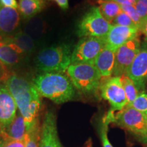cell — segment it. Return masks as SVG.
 <instances>
[{
	"label": "cell",
	"mask_w": 147,
	"mask_h": 147,
	"mask_svg": "<svg viewBox=\"0 0 147 147\" xmlns=\"http://www.w3.org/2000/svg\"><path fill=\"white\" fill-rule=\"evenodd\" d=\"M5 83L29 129L39 119L38 115L42 106L40 94L33 82L16 74L11 75Z\"/></svg>",
	"instance_id": "cell-1"
},
{
	"label": "cell",
	"mask_w": 147,
	"mask_h": 147,
	"mask_svg": "<svg viewBox=\"0 0 147 147\" xmlns=\"http://www.w3.org/2000/svg\"><path fill=\"white\" fill-rule=\"evenodd\" d=\"M33 84L40 96L56 104L70 101L75 95V87L72 82L63 73H42L35 77Z\"/></svg>",
	"instance_id": "cell-2"
},
{
	"label": "cell",
	"mask_w": 147,
	"mask_h": 147,
	"mask_svg": "<svg viewBox=\"0 0 147 147\" xmlns=\"http://www.w3.org/2000/svg\"><path fill=\"white\" fill-rule=\"evenodd\" d=\"M72 51L65 43L45 48L36 56L37 68L43 73H64L71 63Z\"/></svg>",
	"instance_id": "cell-3"
},
{
	"label": "cell",
	"mask_w": 147,
	"mask_h": 147,
	"mask_svg": "<svg viewBox=\"0 0 147 147\" xmlns=\"http://www.w3.org/2000/svg\"><path fill=\"white\" fill-rule=\"evenodd\" d=\"M104 118L109 123H115L136 136L142 142L147 140V116L131 106L116 113L109 112Z\"/></svg>",
	"instance_id": "cell-4"
},
{
	"label": "cell",
	"mask_w": 147,
	"mask_h": 147,
	"mask_svg": "<svg viewBox=\"0 0 147 147\" xmlns=\"http://www.w3.org/2000/svg\"><path fill=\"white\" fill-rule=\"evenodd\" d=\"M74 87L84 94H92L99 89L101 76L92 64H71L66 70Z\"/></svg>",
	"instance_id": "cell-5"
},
{
	"label": "cell",
	"mask_w": 147,
	"mask_h": 147,
	"mask_svg": "<svg viewBox=\"0 0 147 147\" xmlns=\"http://www.w3.org/2000/svg\"><path fill=\"white\" fill-rule=\"evenodd\" d=\"M111 27V23L106 21L101 14L99 7L93 6L84 14L78 23L77 34L80 38H105Z\"/></svg>",
	"instance_id": "cell-6"
},
{
	"label": "cell",
	"mask_w": 147,
	"mask_h": 147,
	"mask_svg": "<svg viewBox=\"0 0 147 147\" xmlns=\"http://www.w3.org/2000/svg\"><path fill=\"white\" fill-rule=\"evenodd\" d=\"M106 46L105 38L83 37L75 46L71 53V64H92Z\"/></svg>",
	"instance_id": "cell-7"
},
{
	"label": "cell",
	"mask_w": 147,
	"mask_h": 147,
	"mask_svg": "<svg viewBox=\"0 0 147 147\" xmlns=\"http://www.w3.org/2000/svg\"><path fill=\"white\" fill-rule=\"evenodd\" d=\"M99 89L101 97L109 102L111 113L120 111L127 106V100L120 76H112L102 81Z\"/></svg>",
	"instance_id": "cell-8"
},
{
	"label": "cell",
	"mask_w": 147,
	"mask_h": 147,
	"mask_svg": "<svg viewBox=\"0 0 147 147\" xmlns=\"http://www.w3.org/2000/svg\"><path fill=\"white\" fill-rule=\"evenodd\" d=\"M140 47L141 42L139 36H138L129 40L116 51L113 76H121L126 74Z\"/></svg>",
	"instance_id": "cell-9"
},
{
	"label": "cell",
	"mask_w": 147,
	"mask_h": 147,
	"mask_svg": "<svg viewBox=\"0 0 147 147\" xmlns=\"http://www.w3.org/2000/svg\"><path fill=\"white\" fill-rule=\"evenodd\" d=\"M18 112L14 97L5 82H0V129L4 138V131L15 118Z\"/></svg>",
	"instance_id": "cell-10"
},
{
	"label": "cell",
	"mask_w": 147,
	"mask_h": 147,
	"mask_svg": "<svg viewBox=\"0 0 147 147\" xmlns=\"http://www.w3.org/2000/svg\"><path fill=\"white\" fill-rule=\"evenodd\" d=\"M126 74L133 80L138 89H144L147 82V42L141 44V47Z\"/></svg>",
	"instance_id": "cell-11"
},
{
	"label": "cell",
	"mask_w": 147,
	"mask_h": 147,
	"mask_svg": "<svg viewBox=\"0 0 147 147\" xmlns=\"http://www.w3.org/2000/svg\"><path fill=\"white\" fill-rule=\"evenodd\" d=\"M39 147H62L58 136L56 117L47 111L41 125Z\"/></svg>",
	"instance_id": "cell-12"
},
{
	"label": "cell",
	"mask_w": 147,
	"mask_h": 147,
	"mask_svg": "<svg viewBox=\"0 0 147 147\" xmlns=\"http://www.w3.org/2000/svg\"><path fill=\"white\" fill-rule=\"evenodd\" d=\"M140 30L137 28L112 25L111 28L105 37L106 45L117 51L119 47L127 43L134 37L140 36Z\"/></svg>",
	"instance_id": "cell-13"
},
{
	"label": "cell",
	"mask_w": 147,
	"mask_h": 147,
	"mask_svg": "<svg viewBox=\"0 0 147 147\" xmlns=\"http://www.w3.org/2000/svg\"><path fill=\"white\" fill-rule=\"evenodd\" d=\"M19 12L0 3V36H10L19 26Z\"/></svg>",
	"instance_id": "cell-14"
},
{
	"label": "cell",
	"mask_w": 147,
	"mask_h": 147,
	"mask_svg": "<svg viewBox=\"0 0 147 147\" xmlns=\"http://www.w3.org/2000/svg\"><path fill=\"white\" fill-rule=\"evenodd\" d=\"M115 53L116 51H114L106 45L95 60L94 65L100 74L101 82L113 76Z\"/></svg>",
	"instance_id": "cell-15"
},
{
	"label": "cell",
	"mask_w": 147,
	"mask_h": 147,
	"mask_svg": "<svg viewBox=\"0 0 147 147\" xmlns=\"http://www.w3.org/2000/svg\"><path fill=\"white\" fill-rule=\"evenodd\" d=\"M28 128L25 119L18 110L15 118L4 131V140H23Z\"/></svg>",
	"instance_id": "cell-16"
},
{
	"label": "cell",
	"mask_w": 147,
	"mask_h": 147,
	"mask_svg": "<svg viewBox=\"0 0 147 147\" xmlns=\"http://www.w3.org/2000/svg\"><path fill=\"white\" fill-rule=\"evenodd\" d=\"M23 55L18 53L8 44L0 41V61L8 67H16L21 63L24 58Z\"/></svg>",
	"instance_id": "cell-17"
},
{
	"label": "cell",
	"mask_w": 147,
	"mask_h": 147,
	"mask_svg": "<svg viewBox=\"0 0 147 147\" xmlns=\"http://www.w3.org/2000/svg\"><path fill=\"white\" fill-rule=\"evenodd\" d=\"M4 40H8L18 46L25 56L32 55L36 49L34 40L24 32H19L8 36Z\"/></svg>",
	"instance_id": "cell-18"
},
{
	"label": "cell",
	"mask_w": 147,
	"mask_h": 147,
	"mask_svg": "<svg viewBox=\"0 0 147 147\" xmlns=\"http://www.w3.org/2000/svg\"><path fill=\"white\" fill-rule=\"evenodd\" d=\"M18 12L24 18H33L43 9V0H19Z\"/></svg>",
	"instance_id": "cell-19"
},
{
	"label": "cell",
	"mask_w": 147,
	"mask_h": 147,
	"mask_svg": "<svg viewBox=\"0 0 147 147\" xmlns=\"http://www.w3.org/2000/svg\"><path fill=\"white\" fill-rule=\"evenodd\" d=\"M98 3L100 5L99 8L101 14L110 23H111L112 21L118 16V14L122 12L121 5L114 1L98 0Z\"/></svg>",
	"instance_id": "cell-20"
},
{
	"label": "cell",
	"mask_w": 147,
	"mask_h": 147,
	"mask_svg": "<svg viewBox=\"0 0 147 147\" xmlns=\"http://www.w3.org/2000/svg\"><path fill=\"white\" fill-rule=\"evenodd\" d=\"M40 131L41 125L40 124L39 119H38L25 134L24 138L25 147H39Z\"/></svg>",
	"instance_id": "cell-21"
},
{
	"label": "cell",
	"mask_w": 147,
	"mask_h": 147,
	"mask_svg": "<svg viewBox=\"0 0 147 147\" xmlns=\"http://www.w3.org/2000/svg\"><path fill=\"white\" fill-rule=\"evenodd\" d=\"M123 87L125 93L127 100L128 105H130L134 100L136 98L138 95L139 89H138L133 80L127 74H123L120 76Z\"/></svg>",
	"instance_id": "cell-22"
},
{
	"label": "cell",
	"mask_w": 147,
	"mask_h": 147,
	"mask_svg": "<svg viewBox=\"0 0 147 147\" xmlns=\"http://www.w3.org/2000/svg\"><path fill=\"white\" fill-rule=\"evenodd\" d=\"M128 106H131L147 116V92L145 91L140 92L136 98Z\"/></svg>",
	"instance_id": "cell-23"
},
{
	"label": "cell",
	"mask_w": 147,
	"mask_h": 147,
	"mask_svg": "<svg viewBox=\"0 0 147 147\" xmlns=\"http://www.w3.org/2000/svg\"><path fill=\"white\" fill-rule=\"evenodd\" d=\"M31 38L34 39H38L43 34V25L40 21H32L29 24L26 31L25 32Z\"/></svg>",
	"instance_id": "cell-24"
},
{
	"label": "cell",
	"mask_w": 147,
	"mask_h": 147,
	"mask_svg": "<svg viewBox=\"0 0 147 147\" xmlns=\"http://www.w3.org/2000/svg\"><path fill=\"white\" fill-rule=\"evenodd\" d=\"M121 9H122L123 12L126 13L127 15L131 18L132 21L135 23L136 25L137 28L140 30L141 25L142 24V21L141 18L140 17L139 14H138L136 10L134 5H121Z\"/></svg>",
	"instance_id": "cell-25"
},
{
	"label": "cell",
	"mask_w": 147,
	"mask_h": 147,
	"mask_svg": "<svg viewBox=\"0 0 147 147\" xmlns=\"http://www.w3.org/2000/svg\"><path fill=\"white\" fill-rule=\"evenodd\" d=\"M112 25H120V26L134 27V28H137L136 25L132 21L131 18L129 16L124 12H121L118 16L116 17L115 19L112 21ZM138 29V28H137Z\"/></svg>",
	"instance_id": "cell-26"
},
{
	"label": "cell",
	"mask_w": 147,
	"mask_h": 147,
	"mask_svg": "<svg viewBox=\"0 0 147 147\" xmlns=\"http://www.w3.org/2000/svg\"><path fill=\"white\" fill-rule=\"evenodd\" d=\"M108 125H109V123L104 118V120H102V122L101 123L100 127H99V135H100L103 147H113L108 138Z\"/></svg>",
	"instance_id": "cell-27"
},
{
	"label": "cell",
	"mask_w": 147,
	"mask_h": 147,
	"mask_svg": "<svg viewBox=\"0 0 147 147\" xmlns=\"http://www.w3.org/2000/svg\"><path fill=\"white\" fill-rule=\"evenodd\" d=\"M142 22L147 19V0H137L134 5Z\"/></svg>",
	"instance_id": "cell-28"
},
{
	"label": "cell",
	"mask_w": 147,
	"mask_h": 147,
	"mask_svg": "<svg viewBox=\"0 0 147 147\" xmlns=\"http://www.w3.org/2000/svg\"><path fill=\"white\" fill-rule=\"evenodd\" d=\"M11 75L12 74L8 67L0 61V82H5Z\"/></svg>",
	"instance_id": "cell-29"
},
{
	"label": "cell",
	"mask_w": 147,
	"mask_h": 147,
	"mask_svg": "<svg viewBox=\"0 0 147 147\" xmlns=\"http://www.w3.org/2000/svg\"><path fill=\"white\" fill-rule=\"evenodd\" d=\"M3 147H25V142L23 140H5Z\"/></svg>",
	"instance_id": "cell-30"
},
{
	"label": "cell",
	"mask_w": 147,
	"mask_h": 147,
	"mask_svg": "<svg viewBox=\"0 0 147 147\" xmlns=\"http://www.w3.org/2000/svg\"><path fill=\"white\" fill-rule=\"evenodd\" d=\"M0 3L4 6L10 7L14 9H17L18 5L16 0H0Z\"/></svg>",
	"instance_id": "cell-31"
},
{
	"label": "cell",
	"mask_w": 147,
	"mask_h": 147,
	"mask_svg": "<svg viewBox=\"0 0 147 147\" xmlns=\"http://www.w3.org/2000/svg\"><path fill=\"white\" fill-rule=\"evenodd\" d=\"M105 1H114L119 5H134L137 0H105Z\"/></svg>",
	"instance_id": "cell-32"
},
{
	"label": "cell",
	"mask_w": 147,
	"mask_h": 147,
	"mask_svg": "<svg viewBox=\"0 0 147 147\" xmlns=\"http://www.w3.org/2000/svg\"><path fill=\"white\" fill-rule=\"evenodd\" d=\"M58 6L63 10H67L69 8L68 0H54Z\"/></svg>",
	"instance_id": "cell-33"
},
{
	"label": "cell",
	"mask_w": 147,
	"mask_h": 147,
	"mask_svg": "<svg viewBox=\"0 0 147 147\" xmlns=\"http://www.w3.org/2000/svg\"><path fill=\"white\" fill-rule=\"evenodd\" d=\"M140 32H142L145 36V40L147 41V19L143 22L140 28Z\"/></svg>",
	"instance_id": "cell-34"
},
{
	"label": "cell",
	"mask_w": 147,
	"mask_h": 147,
	"mask_svg": "<svg viewBox=\"0 0 147 147\" xmlns=\"http://www.w3.org/2000/svg\"><path fill=\"white\" fill-rule=\"evenodd\" d=\"M4 142H5L4 138L0 136V147H3V144H4Z\"/></svg>",
	"instance_id": "cell-35"
},
{
	"label": "cell",
	"mask_w": 147,
	"mask_h": 147,
	"mask_svg": "<svg viewBox=\"0 0 147 147\" xmlns=\"http://www.w3.org/2000/svg\"><path fill=\"white\" fill-rule=\"evenodd\" d=\"M0 136H1V137H3V133H2V131H1V129H0Z\"/></svg>",
	"instance_id": "cell-36"
},
{
	"label": "cell",
	"mask_w": 147,
	"mask_h": 147,
	"mask_svg": "<svg viewBox=\"0 0 147 147\" xmlns=\"http://www.w3.org/2000/svg\"><path fill=\"white\" fill-rule=\"evenodd\" d=\"M144 143H146V144H147V140H146V142H145Z\"/></svg>",
	"instance_id": "cell-37"
},
{
	"label": "cell",
	"mask_w": 147,
	"mask_h": 147,
	"mask_svg": "<svg viewBox=\"0 0 147 147\" xmlns=\"http://www.w3.org/2000/svg\"><path fill=\"white\" fill-rule=\"evenodd\" d=\"M0 41H1V36H0Z\"/></svg>",
	"instance_id": "cell-38"
},
{
	"label": "cell",
	"mask_w": 147,
	"mask_h": 147,
	"mask_svg": "<svg viewBox=\"0 0 147 147\" xmlns=\"http://www.w3.org/2000/svg\"><path fill=\"white\" fill-rule=\"evenodd\" d=\"M146 147H147V146H146Z\"/></svg>",
	"instance_id": "cell-39"
}]
</instances>
